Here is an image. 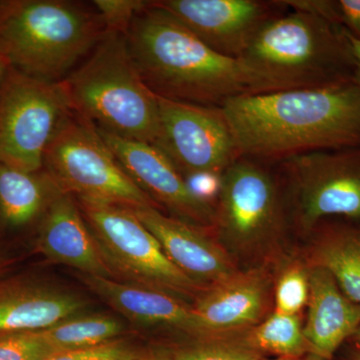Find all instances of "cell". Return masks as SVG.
I'll use <instances>...</instances> for the list:
<instances>
[{
	"label": "cell",
	"instance_id": "cell-1",
	"mask_svg": "<svg viewBox=\"0 0 360 360\" xmlns=\"http://www.w3.org/2000/svg\"><path fill=\"white\" fill-rule=\"evenodd\" d=\"M220 108L240 158L277 163L360 146V89L354 82L246 94Z\"/></svg>",
	"mask_w": 360,
	"mask_h": 360
},
{
	"label": "cell",
	"instance_id": "cell-2",
	"mask_svg": "<svg viewBox=\"0 0 360 360\" xmlns=\"http://www.w3.org/2000/svg\"><path fill=\"white\" fill-rule=\"evenodd\" d=\"M125 39L156 96L220 108L234 97L277 90L241 59L213 51L151 1L135 16Z\"/></svg>",
	"mask_w": 360,
	"mask_h": 360
},
{
	"label": "cell",
	"instance_id": "cell-3",
	"mask_svg": "<svg viewBox=\"0 0 360 360\" xmlns=\"http://www.w3.org/2000/svg\"><path fill=\"white\" fill-rule=\"evenodd\" d=\"M92 4L70 0H0V58L9 68L61 82L103 39Z\"/></svg>",
	"mask_w": 360,
	"mask_h": 360
},
{
	"label": "cell",
	"instance_id": "cell-4",
	"mask_svg": "<svg viewBox=\"0 0 360 360\" xmlns=\"http://www.w3.org/2000/svg\"><path fill=\"white\" fill-rule=\"evenodd\" d=\"M61 84L70 110L96 129L129 141L156 143L158 96L139 75L124 33L106 32Z\"/></svg>",
	"mask_w": 360,
	"mask_h": 360
},
{
	"label": "cell",
	"instance_id": "cell-5",
	"mask_svg": "<svg viewBox=\"0 0 360 360\" xmlns=\"http://www.w3.org/2000/svg\"><path fill=\"white\" fill-rule=\"evenodd\" d=\"M240 59L277 90L354 82L355 60L345 28L290 9L262 26Z\"/></svg>",
	"mask_w": 360,
	"mask_h": 360
},
{
	"label": "cell",
	"instance_id": "cell-6",
	"mask_svg": "<svg viewBox=\"0 0 360 360\" xmlns=\"http://www.w3.org/2000/svg\"><path fill=\"white\" fill-rule=\"evenodd\" d=\"M44 170L61 191L78 200L160 210L127 174L96 127L71 110L47 146Z\"/></svg>",
	"mask_w": 360,
	"mask_h": 360
},
{
	"label": "cell",
	"instance_id": "cell-7",
	"mask_svg": "<svg viewBox=\"0 0 360 360\" xmlns=\"http://www.w3.org/2000/svg\"><path fill=\"white\" fill-rule=\"evenodd\" d=\"M271 167L241 156L220 176L213 229L238 255H257L285 231V196Z\"/></svg>",
	"mask_w": 360,
	"mask_h": 360
},
{
	"label": "cell",
	"instance_id": "cell-8",
	"mask_svg": "<svg viewBox=\"0 0 360 360\" xmlns=\"http://www.w3.org/2000/svg\"><path fill=\"white\" fill-rule=\"evenodd\" d=\"M85 221L115 276L172 295L196 296L208 288L172 264L155 236L131 208L115 203L78 200Z\"/></svg>",
	"mask_w": 360,
	"mask_h": 360
},
{
	"label": "cell",
	"instance_id": "cell-9",
	"mask_svg": "<svg viewBox=\"0 0 360 360\" xmlns=\"http://www.w3.org/2000/svg\"><path fill=\"white\" fill-rule=\"evenodd\" d=\"M288 182L293 221L310 233L323 220L360 222V146L312 151L274 163Z\"/></svg>",
	"mask_w": 360,
	"mask_h": 360
},
{
	"label": "cell",
	"instance_id": "cell-10",
	"mask_svg": "<svg viewBox=\"0 0 360 360\" xmlns=\"http://www.w3.org/2000/svg\"><path fill=\"white\" fill-rule=\"evenodd\" d=\"M70 110L61 82L9 68L0 84V163L28 172L44 169L47 146Z\"/></svg>",
	"mask_w": 360,
	"mask_h": 360
},
{
	"label": "cell",
	"instance_id": "cell-11",
	"mask_svg": "<svg viewBox=\"0 0 360 360\" xmlns=\"http://www.w3.org/2000/svg\"><path fill=\"white\" fill-rule=\"evenodd\" d=\"M158 99L160 132L155 146L184 176H221L240 158L221 108Z\"/></svg>",
	"mask_w": 360,
	"mask_h": 360
},
{
	"label": "cell",
	"instance_id": "cell-12",
	"mask_svg": "<svg viewBox=\"0 0 360 360\" xmlns=\"http://www.w3.org/2000/svg\"><path fill=\"white\" fill-rule=\"evenodd\" d=\"M213 51L240 59L255 35L288 11L283 0H155Z\"/></svg>",
	"mask_w": 360,
	"mask_h": 360
},
{
	"label": "cell",
	"instance_id": "cell-13",
	"mask_svg": "<svg viewBox=\"0 0 360 360\" xmlns=\"http://www.w3.org/2000/svg\"><path fill=\"white\" fill-rule=\"evenodd\" d=\"M97 130L127 174L160 208L196 226H214L215 207L191 191L184 175L160 149Z\"/></svg>",
	"mask_w": 360,
	"mask_h": 360
},
{
	"label": "cell",
	"instance_id": "cell-14",
	"mask_svg": "<svg viewBox=\"0 0 360 360\" xmlns=\"http://www.w3.org/2000/svg\"><path fill=\"white\" fill-rule=\"evenodd\" d=\"M131 210L155 236L172 264L196 283L210 288L238 271L231 252L201 227L151 206Z\"/></svg>",
	"mask_w": 360,
	"mask_h": 360
},
{
	"label": "cell",
	"instance_id": "cell-15",
	"mask_svg": "<svg viewBox=\"0 0 360 360\" xmlns=\"http://www.w3.org/2000/svg\"><path fill=\"white\" fill-rule=\"evenodd\" d=\"M270 278L264 269L240 271L210 286L193 307L207 338L240 333L264 321Z\"/></svg>",
	"mask_w": 360,
	"mask_h": 360
},
{
	"label": "cell",
	"instance_id": "cell-16",
	"mask_svg": "<svg viewBox=\"0 0 360 360\" xmlns=\"http://www.w3.org/2000/svg\"><path fill=\"white\" fill-rule=\"evenodd\" d=\"M39 248L49 259L82 274L115 278L72 194L59 191L52 198L40 220Z\"/></svg>",
	"mask_w": 360,
	"mask_h": 360
},
{
	"label": "cell",
	"instance_id": "cell-17",
	"mask_svg": "<svg viewBox=\"0 0 360 360\" xmlns=\"http://www.w3.org/2000/svg\"><path fill=\"white\" fill-rule=\"evenodd\" d=\"M80 277L90 290L130 321L169 326L198 340L208 338L193 307L172 293L139 284L120 283L108 277L89 274Z\"/></svg>",
	"mask_w": 360,
	"mask_h": 360
},
{
	"label": "cell",
	"instance_id": "cell-18",
	"mask_svg": "<svg viewBox=\"0 0 360 360\" xmlns=\"http://www.w3.org/2000/svg\"><path fill=\"white\" fill-rule=\"evenodd\" d=\"M309 266V300L304 335L315 354L333 359L360 326V305L349 300L335 279L319 266Z\"/></svg>",
	"mask_w": 360,
	"mask_h": 360
},
{
	"label": "cell",
	"instance_id": "cell-19",
	"mask_svg": "<svg viewBox=\"0 0 360 360\" xmlns=\"http://www.w3.org/2000/svg\"><path fill=\"white\" fill-rule=\"evenodd\" d=\"M85 307L77 295L27 281L0 283V333L42 330Z\"/></svg>",
	"mask_w": 360,
	"mask_h": 360
},
{
	"label": "cell",
	"instance_id": "cell-20",
	"mask_svg": "<svg viewBox=\"0 0 360 360\" xmlns=\"http://www.w3.org/2000/svg\"><path fill=\"white\" fill-rule=\"evenodd\" d=\"M310 233L307 264L328 270L342 292L360 305V225L323 220Z\"/></svg>",
	"mask_w": 360,
	"mask_h": 360
},
{
	"label": "cell",
	"instance_id": "cell-21",
	"mask_svg": "<svg viewBox=\"0 0 360 360\" xmlns=\"http://www.w3.org/2000/svg\"><path fill=\"white\" fill-rule=\"evenodd\" d=\"M59 191L44 169L28 172L0 163V222L21 229L40 221Z\"/></svg>",
	"mask_w": 360,
	"mask_h": 360
},
{
	"label": "cell",
	"instance_id": "cell-22",
	"mask_svg": "<svg viewBox=\"0 0 360 360\" xmlns=\"http://www.w3.org/2000/svg\"><path fill=\"white\" fill-rule=\"evenodd\" d=\"M243 338L264 354L291 359L315 354L298 315L274 311L255 328L243 331Z\"/></svg>",
	"mask_w": 360,
	"mask_h": 360
},
{
	"label": "cell",
	"instance_id": "cell-23",
	"mask_svg": "<svg viewBox=\"0 0 360 360\" xmlns=\"http://www.w3.org/2000/svg\"><path fill=\"white\" fill-rule=\"evenodd\" d=\"M45 338L60 352L86 349L111 342L122 335V322L110 315L68 319L51 328L42 329Z\"/></svg>",
	"mask_w": 360,
	"mask_h": 360
},
{
	"label": "cell",
	"instance_id": "cell-24",
	"mask_svg": "<svg viewBox=\"0 0 360 360\" xmlns=\"http://www.w3.org/2000/svg\"><path fill=\"white\" fill-rule=\"evenodd\" d=\"M200 342L179 350L175 360H262L264 354L251 347L243 333L198 340Z\"/></svg>",
	"mask_w": 360,
	"mask_h": 360
},
{
	"label": "cell",
	"instance_id": "cell-25",
	"mask_svg": "<svg viewBox=\"0 0 360 360\" xmlns=\"http://www.w3.org/2000/svg\"><path fill=\"white\" fill-rule=\"evenodd\" d=\"M309 300V274L307 262L295 260L277 277L274 288V311L298 315Z\"/></svg>",
	"mask_w": 360,
	"mask_h": 360
},
{
	"label": "cell",
	"instance_id": "cell-26",
	"mask_svg": "<svg viewBox=\"0 0 360 360\" xmlns=\"http://www.w3.org/2000/svg\"><path fill=\"white\" fill-rule=\"evenodd\" d=\"M59 352L42 330L0 333V360H42Z\"/></svg>",
	"mask_w": 360,
	"mask_h": 360
},
{
	"label": "cell",
	"instance_id": "cell-27",
	"mask_svg": "<svg viewBox=\"0 0 360 360\" xmlns=\"http://www.w3.org/2000/svg\"><path fill=\"white\" fill-rule=\"evenodd\" d=\"M141 0H94L92 6L101 15L108 32L127 33L135 16L148 6Z\"/></svg>",
	"mask_w": 360,
	"mask_h": 360
},
{
	"label": "cell",
	"instance_id": "cell-28",
	"mask_svg": "<svg viewBox=\"0 0 360 360\" xmlns=\"http://www.w3.org/2000/svg\"><path fill=\"white\" fill-rule=\"evenodd\" d=\"M131 350L118 342H108L86 349L59 352L42 360H136Z\"/></svg>",
	"mask_w": 360,
	"mask_h": 360
},
{
	"label": "cell",
	"instance_id": "cell-29",
	"mask_svg": "<svg viewBox=\"0 0 360 360\" xmlns=\"http://www.w3.org/2000/svg\"><path fill=\"white\" fill-rule=\"evenodd\" d=\"M290 11L309 14L340 25L338 0H283Z\"/></svg>",
	"mask_w": 360,
	"mask_h": 360
},
{
	"label": "cell",
	"instance_id": "cell-30",
	"mask_svg": "<svg viewBox=\"0 0 360 360\" xmlns=\"http://www.w3.org/2000/svg\"><path fill=\"white\" fill-rule=\"evenodd\" d=\"M341 26L360 40V0H338Z\"/></svg>",
	"mask_w": 360,
	"mask_h": 360
},
{
	"label": "cell",
	"instance_id": "cell-31",
	"mask_svg": "<svg viewBox=\"0 0 360 360\" xmlns=\"http://www.w3.org/2000/svg\"><path fill=\"white\" fill-rule=\"evenodd\" d=\"M347 32L348 39H349L350 45H352V53L355 60V70L354 75V82L360 89V40L354 39V37Z\"/></svg>",
	"mask_w": 360,
	"mask_h": 360
},
{
	"label": "cell",
	"instance_id": "cell-32",
	"mask_svg": "<svg viewBox=\"0 0 360 360\" xmlns=\"http://www.w3.org/2000/svg\"><path fill=\"white\" fill-rule=\"evenodd\" d=\"M262 360H323L321 357L317 356L315 354L305 355L302 357H296V359H291V357H276V359H262Z\"/></svg>",
	"mask_w": 360,
	"mask_h": 360
},
{
	"label": "cell",
	"instance_id": "cell-33",
	"mask_svg": "<svg viewBox=\"0 0 360 360\" xmlns=\"http://www.w3.org/2000/svg\"><path fill=\"white\" fill-rule=\"evenodd\" d=\"M136 360H175L174 355H169L165 354V352H160V354H155L149 355L148 357H144L142 359Z\"/></svg>",
	"mask_w": 360,
	"mask_h": 360
},
{
	"label": "cell",
	"instance_id": "cell-34",
	"mask_svg": "<svg viewBox=\"0 0 360 360\" xmlns=\"http://www.w3.org/2000/svg\"><path fill=\"white\" fill-rule=\"evenodd\" d=\"M8 68L9 66L7 65L6 61L4 58H0V84H1L4 77H6Z\"/></svg>",
	"mask_w": 360,
	"mask_h": 360
},
{
	"label": "cell",
	"instance_id": "cell-35",
	"mask_svg": "<svg viewBox=\"0 0 360 360\" xmlns=\"http://www.w3.org/2000/svg\"><path fill=\"white\" fill-rule=\"evenodd\" d=\"M347 360H360V347H354L348 354Z\"/></svg>",
	"mask_w": 360,
	"mask_h": 360
},
{
	"label": "cell",
	"instance_id": "cell-36",
	"mask_svg": "<svg viewBox=\"0 0 360 360\" xmlns=\"http://www.w3.org/2000/svg\"><path fill=\"white\" fill-rule=\"evenodd\" d=\"M349 341L354 345V347H360V326L357 328V330L355 331L354 335L352 336Z\"/></svg>",
	"mask_w": 360,
	"mask_h": 360
},
{
	"label": "cell",
	"instance_id": "cell-37",
	"mask_svg": "<svg viewBox=\"0 0 360 360\" xmlns=\"http://www.w3.org/2000/svg\"><path fill=\"white\" fill-rule=\"evenodd\" d=\"M6 262L4 259L1 257H0V271H1L2 269H4V266H6Z\"/></svg>",
	"mask_w": 360,
	"mask_h": 360
}]
</instances>
